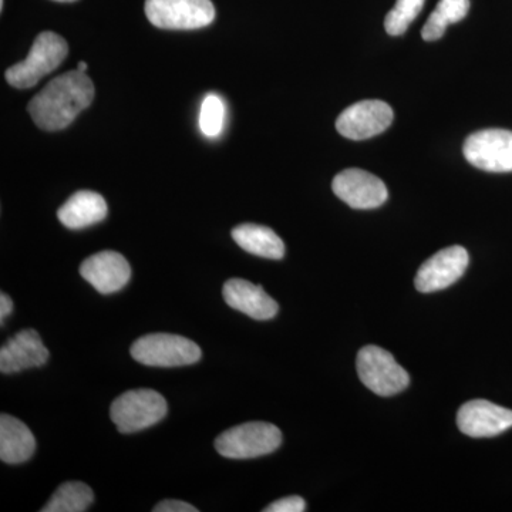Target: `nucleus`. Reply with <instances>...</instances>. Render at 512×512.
<instances>
[{"label":"nucleus","instance_id":"f257e3e1","mask_svg":"<svg viewBox=\"0 0 512 512\" xmlns=\"http://www.w3.org/2000/svg\"><path fill=\"white\" fill-rule=\"evenodd\" d=\"M94 84L86 73L70 70L52 80L30 100L28 110L36 126L46 131L67 128L92 104Z\"/></svg>","mask_w":512,"mask_h":512},{"label":"nucleus","instance_id":"f03ea898","mask_svg":"<svg viewBox=\"0 0 512 512\" xmlns=\"http://www.w3.org/2000/svg\"><path fill=\"white\" fill-rule=\"evenodd\" d=\"M67 53L69 46L62 36L53 32L40 33L30 49L29 56L23 62L6 70V80L16 89L36 86L42 77L52 73L64 62Z\"/></svg>","mask_w":512,"mask_h":512},{"label":"nucleus","instance_id":"7ed1b4c3","mask_svg":"<svg viewBox=\"0 0 512 512\" xmlns=\"http://www.w3.org/2000/svg\"><path fill=\"white\" fill-rule=\"evenodd\" d=\"M282 444L278 427L264 421L239 424L215 440V448L222 457L232 460H249L274 453Z\"/></svg>","mask_w":512,"mask_h":512},{"label":"nucleus","instance_id":"20e7f679","mask_svg":"<svg viewBox=\"0 0 512 512\" xmlns=\"http://www.w3.org/2000/svg\"><path fill=\"white\" fill-rule=\"evenodd\" d=\"M167 402L156 390L138 389L121 394L110 407V416L123 434L137 433L167 416Z\"/></svg>","mask_w":512,"mask_h":512},{"label":"nucleus","instance_id":"39448f33","mask_svg":"<svg viewBox=\"0 0 512 512\" xmlns=\"http://www.w3.org/2000/svg\"><path fill=\"white\" fill-rule=\"evenodd\" d=\"M131 356L150 367H181L200 362V346L192 340L170 333H151L133 343Z\"/></svg>","mask_w":512,"mask_h":512},{"label":"nucleus","instance_id":"423d86ee","mask_svg":"<svg viewBox=\"0 0 512 512\" xmlns=\"http://www.w3.org/2000/svg\"><path fill=\"white\" fill-rule=\"evenodd\" d=\"M356 367L360 382L379 396H394L410 383L409 373L396 362L392 353L379 346H365L360 350Z\"/></svg>","mask_w":512,"mask_h":512},{"label":"nucleus","instance_id":"0eeeda50","mask_svg":"<svg viewBox=\"0 0 512 512\" xmlns=\"http://www.w3.org/2000/svg\"><path fill=\"white\" fill-rule=\"evenodd\" d=\"M146 15L156 28L194 30L214 22L215 8L211 0H146Z\"/></svg>","mask_w":512,"mask_h":512},{"label":"nucleus","instance_id":"6e6552de","mask_svg":"<svg viewBox=\"0 0 512 512\" xmlns=\"http://www.w3.org/2000/svg\"><path fill=\"white\" fill-rule=\"evenodd\" d=\"M464 157L478 170L488 173H511L512 131L487 128L467 137Z\"/></svg>","mask_w":512,"mask_h":512},{"label":"nucleus","instance_id":"1a4fd4ad","mask_svg":"<svg viewBox=\"0 0 512 512\" xmlns=\"http://www.w3.org/2000/svg\"><path fill=\"white\" fill-rule=\"evenodd\" d=\"M389 104L380 100H365L348 107L336 120L340 136L349 140H367L379 136L393 123Z\"/></svg>","mask_w":512,"mask_h":512},{"label":"nucleus","instance_id":"9d476101","mask_svg":"<svg viewBox=\"0 0 512 512\" xmlns=\"http://www.w3.org/2000/svg\"><path fill=\"white\" fill-rule=\"evenodd\" d=\"M332 188L339 200L355 210H375L389 197L380 178L359 168H349L336 175Z\"/></svg>","mask_w":512,"mask_h":512},{"label":"nucleus","instance_id":"9b49d317","mask_svg":"<svg viewBox=\"0 0 512 512\" xmlns=\"http://www.w3.org/2000/svg\"><path fill=\"white\" fill-rule=\"evenodd\" d=\"M468 262L470 258L466 248L454 245L443 249L420 266L414 285L423 293L443 291L464 275Z\"/></svg>","mask_w":512,"mask_h":512},{"label":"nucleus","instance_id":"f8f14e48","mask_svg":"<svg viewBox=\"0 0 512 512\" xmlns=\"http://www.w3.org/2000/svg\"><path fill=\"white\" fill-rule=\"evenodd\" d=\"M457 426L461 433L474 439H487L512 427V410L487 400H471L460 407Z\"/></svg>","mask_w":512,"mask_h":512},{"label":"nucleus","instance_id":"ddd939ff","mask_svg":"<svg viewBox=\"0 0 512 512\" xmlns=\"http://www.w3.org/2000/svg\"><path fill=\"white\" fill-rule=\"evenodd\" d=\"M80 275L103 295L119 292L130 282L131 268L119 252L103 251L89 256L80 266Z\"/></svg>","mask_w":512,"mask_h":512},{"label":"nucleus","instance_id":"4468645a","mask_svg":"<svg viewBox=\"0 0 512 512\" xmlns=\"http://www.w3.org/2000/svg\"><path fill=\"white\" fill-rule=\"evenodd\" d=\"M50 353L35 329L16 333L0 349V372L3 375L23 372L42 367L49 360Z\"/></svg>","mask_w":512,"mask_h":512},{"label":"nucleus","instance_id":"2eb2a0df","mask_svg":"<svg viewBox=\"0 0 512 512\" xmlns=\"http://www.w3.org/2000/svg\"><path fill=\"white\" fill-rule=\"evenodd\" d=\"M222 295L228 306L255 320L275 318L279 311L278 303L264 291L261 285L251 284L245 279H229L225 282Z\"/></svg>","mask_w":512,"mask_h":512},{"label":"nucleus","instance_id":"dca6fc26","mask_svg":"<svg viewBox=\"0 0 512 512\" xmlns=\"http://www.w3.org/2000/svg\"><path fill=\"white\" fill-rule=\"evenodd\" d=\"M106 200L94 191H77L69 198L60 210L57 217L64 227L69 229H83L90 225L99 224L107 217Z\"/></svg>","mask_w":512,"mask_h":512},{"label":"nucleus","instance_id":"f3484780","mask_svg":"<svg viewBox=\"0 0 512 512\" xmlns=\"http://www.w3.org/2000/svg\"><path fill=\"white\" fill-rule=\"evenodd\" d=\"M36 450L32 431L23 421L9 414L0 417V460L8 464L28 461Z\"/></svg>","mask_w":512,"mask_h":512},{"label":"nucleus","instance_id":"a211bd4d","mask_svg":"<svg viewBox=\"0 0 512 512\" xmlns=\"http://www.w3.org/2000/svg\"><path fill=\"white\" fill-rule=\"evenodd\" d=\"M232 238L249 254L268 259H282L284 241L271 228L256 224H242L232 229Z\"/></svg>","mask_w":512,"mask_h":512},{"label":"nucleus","instance_id":"6ab92c4d","mask_svg":"<svg viewBox=\"0 0 512 512\" xmlns=\"http://www.w3.org/2000/svg\"><path fill=\"white\" fill-rule=\"evenodd\" d=\"M468 10L470 0H440L421 30V36L426 42H436L444 36L450 23H457L466 18Z\"/></svg>","mask_w":512,"mask_h":512},{"label":"nucleus","instance_id":"aec40b11","mask_svg":"<svg viewBox=\"0 0 512 512\" xmlns=\"http://www.w3.org/2000/svg\"><path fill=\"white\" fill-rule=\"evenodd\" d=\"M94 493L89 485L70 481L60 485L42 512H83L93 504Z\"/></svg>","mask_w":512,"mask_h":512},{"label":"nucleus","instance_id":"412c9836","mask_svg":"<svg viewBox=\"0 0 512 512\" xmlns=\"http://www.w3.org/2000/svg\"><path fill=\"white\" fill-rule=\"evenodd\" d=\"M426 0H397L396 6L387 13L384 28L390 36H400L409 29L420 15Z\"/></svg>","mask_w":512,"mask_h":512},{"label":"nucleus","instance_id":"4be33fe9","mask_svg":"<svg viewBox=\"0 0 512 512\" xmlns=\"http://www.w3.org/2000/svg\"><path fill=\"white\" fill-rule=\"evenodd\" d=\"M225 121L224 101L215 94L205 97L200 111V128L202 134L215 138L220 136Z\"/></svg>","mask_w":512,"mask_h":512},{"label":"nucleus","instance_id":"5701e85b","mask_svg":"<svg viewBox=\"0 0 512 512\" xmlns=\"http://www.w3.org/2000/svg\"><path fill=\"white\" fill-rule=\"evenodd\" d=\"M306 510V503L299 495L282 498L265 508V512H303Z\"/></svg>","mask_w":512,"mask_h":512},{"label":"nucleus","instance_id":"b1692460","mask_svg":"<svg viewBox=\"0 0 512 512\" xmlns=\"http://www.w3.org/2000/svg\"><path fill=\"white\" fill-rule=\"evenodd\" d=\"M156 512H197L198 508L192 507L191 504L184 503L180 500L161 501L153 508Z\"/></svg>","mask_w":512,"mask_h":512},{"label":"nucleus","instance_id":"393cba45","mask_svg":"<svg viewBox=\"0 0 512 512\" xmlns=\"http://www.w3.org/2000/svg\"><path fill=\"white\" fill-rule=\"evenodd\" d=\"M12 311V299H10V296L6 295V293H0V319H2V323L5 322V319L8 318Z\"/></svg>","mask_w":512,"mask_h":512},{"label":"nucleus","instance_id":"a878e982","mask_svg":"<svg viewBox=\"0 0 512 512\" xmlns=\"http://www.w3.org/2000/svg\"><path fill=\"white\" fill-rule=\"evenodd\" d=\"M87 63L86 62H80L79 64H77V70H80V72H83V73H86V70H87Z\"/></svg>","mask_w":512,"mask_h":512},{"label":"nucleus","instance_id":"bb28decb","mask_svg":"<svg viewBox=\"0 0 512 512\" xmlns=\"http://www.w3.org/2000/svg\"><path fill=\"white\" fill-rule=\"evenodd\" d=\"M56 2H76V0H56Z\"/></svg>","mask_w":512,"mask_h":512},{"label":"nucleus","instance_id":"cd10ccee","mask_svg":"<svg viewBox=\"0 0 512 512\" xmlns=\"http://www.w3.org/2000/svg\"><path fill=\"white\" fill-rule=\"evenodd\" d=\"M3 3H5V0H0V8L3 9Z\"/></svg>","mask_w":512,"mask_h":512}]
</instances>
